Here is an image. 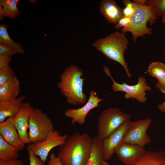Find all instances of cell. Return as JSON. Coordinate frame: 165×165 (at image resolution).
I'll use <instances>...</instances> for the list:
<instances>
[{
	"mask_svg": "<svg viewBox=\"0 0 165 165\" xmlns=\"http://www.w3.org/2000/svg\"><path fill=\"white\" fill-rule=\"evenodd\" d=\"M159 109L163 112L165 113V101L159 105Z\"/></svg>",
	"mask_w": 165,
	"mask_h": 165,
	"instance_id": "cell-35",
	"label": "cell"
},
{
	"mask_svg": "<svg viewBox=\"0 0 165 165\" xmlns=\"http://www.w3.org/2000/svg\"><path fill=\"white\" fill-rule=\"evenodd\" d=\"M156 86L161 93L165 95V77L160 81H158Z\"/></svg>",
	"mask_w": 165,
	"mask_h": 165,
	"instance_id": "cell-33",
	"label": "cell"
},
{
	"mask_svg": "<svg viewBox=\"0 0 165 165\" xmlns=\"http://www.w3.org/2000/svg\"><path fill=\"white\" fill-rule=\"evenodd\" d=\"M146 0H134L133 2L136 4L145 6L146 5Z\"/></svg>",
	"mask_w": 165,
	"mask_h": 165,
	"instance_id": "cell-34",
	"label": "cell"
},
{
	"mask_svg": "<svg viewBox=\"0 0 165 165\" xmlns=\"http://www.w3.org/2000/svg\"><path fill=\"white\" fill-rule=\"evenodd\" d=\"M29 138L31 143H36L45 139L54 130L52 120L40 109L35 108L29 120Z\"/></svg>",
	"mask_w": 165,
	"mask_h": 165,
	"instance_id": "cell-6",
	"label": "cell"
},
{
	"mask_svg": "<svg viewBox=\"0 0 165 165\" xmlns=\"http://www.w3.org/2000/svg\"><path fill=\"white\" fill-rule=\"evenodd\" d=\"M92 147L93 138L86 133L76 132L68 136L59 146L57 156L61 165H86Z\"/></svg>",
	"mask_w": 165,
	"mask_h": 165,
	"instance_id": "cell-1",
	"label": "cell"
},
{
	"mask_svg": "<svg viewBox=\"0 0 165 165\" xmlns=\"http://www.w3.org/2000/svg\"><path fill=\"white\" fill-rule=\"evenodd\" d=\"M146 152L144 147L122 142L117 147L115 153L124 164L131 165L140 160Z\"/></svg>",
	"mask_w": 165,
	"mask_h": 165,
	"instance_id": "cell-13",
	"label": "cell"
},
{
	"mask_svg": "<svg viewBox=\"0 0 165 165\" xmlns=\"http://www.w3.org/2000/svg\"><path fill=\"white\" fill-rule=\"evenodd\" d=\"M68 136L66 134L62 135L57 130H54L44 140L36 143H31L27 148L45 163L50 151L64 144Z\"/></svg>",
	"mask_w": 165,
	"mask_h": 165,
	"instance_id": "cell-9",
	"label": "cell"
},
{
	"mask_svg": "<svg viewBox=\"0 0 165 165\" xmlns=\"http://www.w3.org/2000/svg\"><path fill=\"white\" fill-rule=\"evenodd\" d=\"M122 2L125 6L123 9L124 16L131 18L135 10L134 3L130 0H123Z\"/></svg>",
	"mask_w": 165,
	"mask_h": 165,
	"instance_id": "cell-26",
	"label": "cell"
},
{
	"mask_svg": "<svg viewBox=\"0 0 165 165\" xmlns=\"http://www.w3.org/2000/svg\"><path fill=\"white\" fill-rule=\"evenodd\" d=\"M103 142L97 136L93 138L92 152L86 165H101L104 160Z\"/></svg>",
	"mask_w": 165,
	"mask_h": 165,
	"instance_id": "cell-20",
	"label": "cell"
},
{
	"mask_svg": "<svg viewBox=\"0 0 165 165\" xmlns=\"http://www.w3.org/2000/svg\"><path fill=\"white\" fill-rule=\"evenodd\" d=\"M131 165H165V152L147 151L140 160Z\"/></svg>",
	"mask_w": 165,
	"mask_h": 165,
	"instance_id": "cell-19",
	"label": "cell"
},
{
	"mask_svg": "<svg viewBox=\"0 0 165 165\" xmlns=\"http://www.w3.org/2000/svg\"><path fill=\"white\" fill-rule=\"evenodd\" d=\"M49 159L47 163L48 165H61L60 160L54 153H52L50 154Z\"/></svg>",
	"mask_w": 165,
	"mask_h": 165,
	"instance_id": "cell-30",
	"label": "cell"
},
{
	"mask_svg": "<svg viewBox=\"0 0 165 165\" xmlns=\"http://www.w3.org/2000/svg\"><path fill=\"white\" fill-rule=\"evenodd\" d=\"M164 52H165V45L164 47Z\"/></svg>",
	"mask_w": 165,
	"mask_h": 165,
	"instance_id": "cell-38",
	"label": "cell"
},
{
	"mask_svg": "<svg viewBox=\"0 0 165 165\" xmlns=\"http://www.w3.org/2000/svg\"><path fill=\"white\" fill-rule=\"evenodd\" d=\"M19 150L6 141L0 135V160H14L17 159Z\"/></svg>",
	"mask_w": 165,
	"mask_h": 165,
	"instance_id": "cell-21",
	"label": "cell"
},
{
	"mask_svg": "<svg viewBox=\"0 0 165 165\" xmlns=\"http://www.w3.org/2000/svg\"><path fill=\"white\" fill-rule=\"evenodd\" d=\"M83 75L82 70L73 65L66 68L60 76L57 87L69 104L77 105L87 102L86 96L83 91L85 79L81 78Z\"/></svg>",
	"mask_w": 165,
	"mask_h": 165,
	"instance_id": "cell-2",
	"label": "cell"
},
{
	"mask_svg": "<svg viewBox=\"0 0 165 165\" xmlns=\"http://www.w3.org/2000/svg\"><path fill=\"white\" fill-rule=\"evenodd\" d=\"M11 60V57L0 55V68L9 66Z\"/></svg>",
	"mask_w": 165,
	"mask_h": 165,
	"instance_id": "cell-31",
	"label": "cell"
},
{
	"mask_svg": "<svg viewBox=\"0 0 165 165\" xmlns=\"http://www.w3.org/2000/svg\"><path fill=\"white\" fill-rule=\"evenodd\" d=\"M146 5L151 7L155 23L158 17H162L165 13V0H147Z\"/></svg>",
	"mask_w": 165,
	"mask_h": 165,
	"instance_id": "cell-24",
	"label": "cell"
},
{
	"mask_svg": "<svg viewBox=\"0 0 165 165\" xmlns=\"http://www.w3.org/2000/svg\"><path fill=\"white\" fill-rule=\"evenodd\" d=\"M128 44L124 33L117 31L98 38L92 46L108 58L119 63L125 70L127 75L130 77L131 74L124 56Z\"/></svg>",
	"mask_w": 165,
	"mask_h": 165,
	"instance_id": "cell-3",
	"label": "cell"
},
{
	"mask_svg": "<svg viewBox=\"0 0 165 165\" xmlns=\"http://www.w3.org/2000/svg\"><path fill=\"white\" fill-rule=\"evenodd\" d=\"M147 72L158 81H160L165 77V64L159 61L152 62L149 64Z\"/></svg>",
	"mask_w": 165,
	"mask_h": 165,
	"instance_id": "cell-23",
	"label": "cell"
},
{
	"mask_svg": "<svg viewBox=\"0 0 165 165\" xmlns=\"http://www.w3.org/2000/svg\"><path fill=\"white\" fill-rule=\"evenodd\" d=\"M25 98L22 95L16 98L0 101V123L13 117L19 109Z\"/></svg>",
	"mask_w": 165,
	"mask_h": 165,
	"instance_id": "cell-16",
	"label": "cell"
},
{
	"mask_svg": "<svg viewBox=\"0 0 165 165\" xmlns=\"http://www.w3.org/2000/svg\"><path fill=\"white\" fill-rule=\"evenodd\" d=\"M0 165H24L22 161L17 159L14 160H0Z\"/></svg>",
	"mask_w": 165,
	"mask_h": 165,
	"instance_id": "cell-32",
	"label": "cell"
},
{
	"mask_svg": "<svg viewBox=\"0 0 165 165\" xmlns=\"http://www.w3.org/2000/svg\"><path fill=\"white\" fill-rule=\"evenodd\" d=\"M134 4L135 10L131 17L130 25L128 27L122 28L121 30L124 33L127 32L131 33L134 42H136L139 37L151 34L152 30L147 26L148 22L151 26L155 23L153 20L151 7Z\"/></svg>",
	"mask_w": 165,
	"mask_h": 165,
	"instance_id": "cell-4",
	"label": "cell"
},
{
	"mask_svg": "<svg viewBox=\"0 0 165 165\" xmlns=\"http://www.w3.org/2000/svg\"><path fill=\"white\" fill-rule=\"evenodd\" d=\"M29 156V165H45V163L39 157L35 155L28 148H27Z\"/></svg>",
	"mask_w": 165,
	"mask_h": 165,
	"instance_id": "cell-28",
	"label": "cell"
},
{
	"mask_svg": "<svg viewBox=\"0 0 165 165\" xmlns=\"http://www.w3.org/2000/svg\"><path fill=\"white\" fill-rule=\"evenodd\" d=\"M162 20L163 24H165V13L162 17Z\"/></svg>",
	"mask_w": 165,
	"mask_h": 165,
	"instance_id": "cell-37",
	"label": "cell"
},
{
	"mask_svg": "<svg viewBox=\"0 0 165 165\" xmlns=\"http://www.w3.org/2000/svg\"><path fill=\"white\" fill-rule=\"evenodd\" d=\"M0 135L6 141L16 147L19 151L24 148L25 144L20 137L12 117L9 118L0 123Z\"/></svg>",
	"mask_w": 165,
	"mask_h": 165,
	"instance_id": "cell-14",
	"label": "cell"
},
{
	"mask_svg": "<svg viewBox=\"0 0 165 165\" xmlns=\"http://www.w3.org/2000/svg\"><path fill=\"white\" fill-rule=\"evenodd\" d=\"M17 53V51L15 49L6 45L0 44V55L11 57Z\"/></svg>",
	"mask_w": 165,
	"mask_h": 165,
	"instance_id": "cell-27",
	"label": "cell"
},
{
	"mask_svg": "<svg viewBox=\"0 0 165 165\" xmlns=\"http://www.w3.org/2000/svg\"><path fill=\"white\" fill-rule=\"evenodd\" d=\"M100 12L109 23L116 25L124 16L123 9L113 0H103L100 2Z\"/></svg>",
	"mask_w": 165,
	"mask_h": 165,
	"instance_id": "cell-15",
	"label": "cell"
},
{
	"mask_svg": "<svg viewBox=\"0 0 165 165\" xmlns=\"http://www.w3.org/2000/svg\"><path fill=\"white\" fill-rule=\"evenodd\" d=\"M131 118L130 115L119 108H110L105 109L98 118L97 136L103 140L123 124L130 120Z\"/></svg>",
	"mask_w": 165,
	"mask_h": 165,
	"instance_id": "cell-5",
	"label": "cell"
},
{
	"mask_svg": "<svg viewBox=\"0 0 165 165\" xmlns=\"http://www.w3.org/2000/svg\"><path fill=\"white\" fill-rule=\"evenodd\" d=\"M151 123V119L148 118L131 122L122 142L144 147L151 141L147 134Z\"/></svg>",
	"mask_w": 165,
	"mask_h": 165,
	"instance_id": "cell-8",
	"label": "cell"
},
{
	"mask_svg": "<svg viewBox=\"0 0 165 165\" xmlns=\"http://www.w3.org/2000/svg\"><path fill=\"white\" fill-rule=\"evenodd\" d=\"M101 165H109L108 163L106 160H103Z\"/></svg>",
	"mask_w": 165,
	"mask_h": 165,
	"instance_id": "cell-36",
	"label": "cell"
},
{
	"mask_svg": "<svg viewBox=\"0 0 165 165\" xmlns=\"http://www.w3.org/2000/svg\"><path fill=\"white\" fill-rule=\"evenodd\" d=\"M104 100L100 98L97 95L96 93L93 90L90 91V96L87 102L82 107L77 109H69L64 112L66 117L70 118L71 123H77L79 125L83 124L86 117L92 109L99 106V103Z\"/></svg>",
	"mask_w": 165,
	"mask_h": 165,
	"instance_id": "cell-11",
	"label": "cell"
},
{
	"mask_svg": "<svg viewBox=\"0 0 165 165\" xmlns=\"http://www.w3.org/2000/svg\"><path fill=\"white\" fill-rule=\"evenodd\" d=\"M103 70L106 75L110 77L113 84L112 88L114 92L122 91L125 93L124 97L126 99H135L139 102L144 103L147 100L146 91L151 90L152 88L148 85L147 80L143 76L138 78V82L136 85H130L124 82L120 84L116 82L112 76L109 69L106 65L103 68Z\"/></svg>",
	"mask_w": 165,
	"mask_h": 165,
	"instance_id": "cell-7",
	"label": "cell"
},
{
	"mask_svg": "<svg viewBox=\"0 0 165 165\" xmlns=\"http://www.w3.org/2000/svg\"><path fill=\"white\" fill-rule=\"evenodd\" d=\"M20 90V82L15 76L0 86V101L17 97Z\"/></svg>",
	"mask_w": 165,
	"mask_h": 165,
	"instance_id": "cell-17",
	"label": "cell"
},
{
	"mask_svg": "<svg viewBox=\"0 0 165 165\" xmlns=\"http://www.w3.org/2000/svg\"><path fill=\"white\" fill-rule=\"evenodd\" d=\"M131 22V18L123 16L115 25L114 27L116 29H118L122 27L126 28L130 25Z\"/></svg>",
	"mask_w": 165,
	"mask_h": 165,
	"instance_id": "cell-29",
	"label": "cell"
},
{
	"mask_svg": "<svg viewBox=\"0 0 165 165\" xmlns=\"http://www.w3.org/2000/svg\"><path fill=\"white\" fill-rule=\"evenodd\" d=\"M0 44L12 47L17 52L24 54L25 50L20 43L15 42L10 37L8 31V26L5 24L0 25Z\"/></svg>",
	"mask_w": 165,
	"mask_h": 165,
	"instance_id": "cell-22",
	"label": "cell"
},
{
	"mask_svg": "<svg viewBox=\"0 0 165 165\" xmlns=\"http://www.w3.org/2000/svg\"><path fill=\"white\" fill-rule=\"evenodd\" d=\"M15 76V72L9 65L0 68V86Z\"/></svg>",
	"mask_w": 165,
	"mask_h": 165,
	"instance_id": "cell-25",
	"label": "cell"
},
{
	"mask_svg": "<svg viewBox=\"0 0 165 165\" xmlns=\"http://www.w3.org/2000/svg\"><path fill=\"white\" fill-rule=\"evenodd\" d=\"M131 122V121L129 120L123 123L103 140L105 160H109L115 153L117 147L122 142Z\"/></svg>",
	"mask_w": 165,
	"mask_h": 165,
	"instance_id": "cell-12",
	"label": "cell"
},
{
	"mask_svg": "<svg viewBox=\"0 0 165 165\" xmlns=\"http://www.w3.org/2000/svg\"><path fill=\"white\" fill-rule=\"evenodd\" d=\"M18 0H0V20L5 17L14 19L19 16L20 12L17 5Z\"/></svg>",
	"mask_w": 165,
	"mask_h": 165,
	"instance_id": "cell-18",
	"label": "cell"
},
{
	"mask_svg": "<svg viewBox=\"0 0 165 165\" xmlns=\"http://www.w3.org/2000/svg\"><path fill=\"white\" fill-rule=\"evenodd\" d=\"M34 108L29 102H23L18 111L12 117L14 125L25 144L31 143L28 129L29 118Z\"/></svg>",
	"mask_w": 165,
	"mask_h": 165,
	"instance_id": "cell-10",
	"label": "cell"
}]
</instances>
